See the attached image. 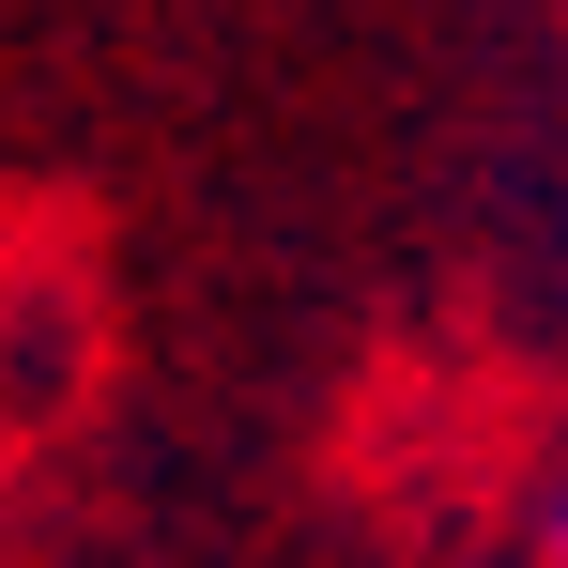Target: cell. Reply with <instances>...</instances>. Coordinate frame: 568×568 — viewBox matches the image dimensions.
<instances>
[{"instance_id":"1","label":"cell","mask_w":568,"mask_h":568,"mask_svg":"<svg viewBox=\"0 0 568 568\" xmlns=\"http://www.w3.org/2000/svg\"><path fill=\"white\" fill-rule=\"evenodd\" d=\"M538 554L568 568V476H554V491H538Z\"/></svg>"}]
</instances>
